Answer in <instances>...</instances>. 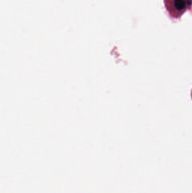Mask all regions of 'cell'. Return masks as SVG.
<instances>
[{
    "label": "cell",
    "instance_id": "obj_1",
    "mask_svg": "<svg viewBox=\"0 0 192 193\" xmlns=\"http://www.w3.org/2000/svg\"><path fill=\"white\" fill-rule=\"evenodd\" d=\"M174 6L177 10L182 11L186 7L185 0H174Z\"/></svg>",
    "mask_w": 192,
    "mask_h": 193
}]
</instances>
